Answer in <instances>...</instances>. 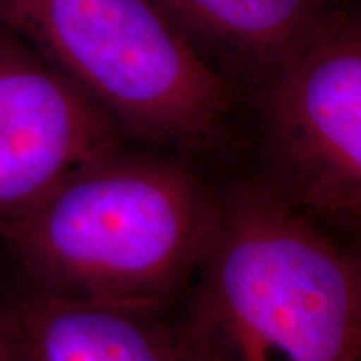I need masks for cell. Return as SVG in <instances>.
Segmentation results:
<instances>
[{"mask_svg": "<svg viewBox=\"0 0 361 361\" xmlns=\"http://www.w3.org/2000/svg\"><path fill=\"white\" fill-rule=\"evenodd\" d=\"M178 318L204 361H361V256L245 180L221 197Z\"/></svg>", "mask_w": 361, "mask_h": 361, "instance_id": "2", "label": "cell"}, {"mask_svg": "<svg viewBox=\"0 0 361 361\" xmlns=\"http://www.w3.org/2000/svg\"><path fill=\"white\" fill-rule=\"evenodd\" d=\"M6 305L13 361H204L173 310L27 290Z\"/></svg>", "mask_w": 361, "mask_h": 361, "instance_id": "6", "label": "cell"}, {"mask_svg": "<svg viewBox=\"0 0 361 361\" xmlns=\"http://www.w3.org/2000/svg\"><path fill=\"white\" fill-rule=\"evenodd\" d=\"M0 361H13L11 324H8L6 298H0Z\"/></svg>", "mask_w": 361, "mask_h": 361, "instance_id": "8", "label": "cell"}, {"mask_svg": "<svg viewBox=\"0 0 361 361\" xmlns=\"http://www.w3.org/2000/svg\"><path fill=\"white\" fill-rule=\"evenodd\" d=\"M219 206L179 154L124 144L67 176L0 239L20 290L174 310L204 259Z\"/></svg>", "mask_w": 361, "mask_h": 361, "instance_id": "1", "label": "cell"}, {"mask_svg": "<svg viewBox=\"0 0 361 361\" xmlns=\"http://www.w3.org/2000/svg\"><path fill=\"white\" fill-rule=\"evenodd\" d=\"M356 16H358V17H360V20H361V7H360V12L356 13Z\"/></svg>", "mask_w": 361, "mask_h": 361, "instance_id": "10", "label": "cell"}, {"mask_svg": "<svg viewBox=\"0 0 361 361\" xmlns=\"http://www.w3.org/2000/svg\"><path fill=\"white\" fill-rule=\"evenodd\" d=\"M124 144L87 94L0 25V234L67 176Z\"/></svg>", "mask_w": 361, "mask_h": 361, "instance_id": "5", "label": "cell"}, {"mask_svg": "<svg viewBox=\"0 0 361 361\" xmlns=\"http://www.w3.org/2000/svg\"><path fill=\"white\" fill-rule=\"evenodd\" d=\"M0 25L66 74L126 137L162 151L218 146L245 97L152 0H0Z\"/></svg>", "mask_w": 361, "mask_h": 361, "instance_id": "3", "label": "cell"}, {"mask_svg": "<svg viewBox=\"0 0 361 361\" xmlns=\"http://www.w3.org/2000/svg\"><path fill=\"white\" fill-rule=\"evenodd\" d=\"M266 183L324 229L361 226V20L340 16L255 96Z\"/></svg>", "mask_w": 361, "mask_h": 361, "instance_id": "4", "label": "cell"}, {"mask_svg": "<svg viewBox=\"0 0 361 361\" xmlns=\"http://www.w3.org/2000/svg\"><path fill=\"white\" fill-rule=\"evenodd\" d=\"M216 72L258 94L343 11L340 0H152Z\"/></svg>", "mask_w": 361, "mask_h": 361, "instance_id": "7", "label": "cell"}, {"mask_svg": "<svg viewBox=\"0 0 361 361\" xmlns=\"http://www.w3.org/2000/svg\"><path fill=\"white\" fill-rule=\"evenodd\" d=\"M355 250L358 251V252H360V256H361V246H360V247H355Z\"/></svg>", "mask_w": 361, "mask_h": 361, "instance_id": "9", "label": "cell"}]
</instances>
